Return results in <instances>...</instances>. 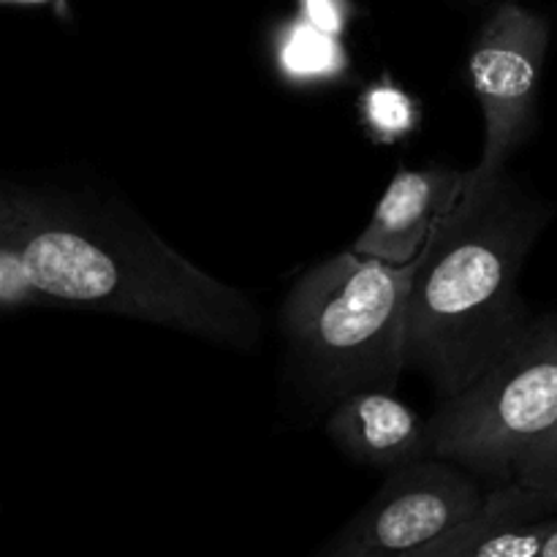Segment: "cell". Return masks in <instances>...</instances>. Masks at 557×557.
I'll use <instances>...</instances> for the list:
<instances>
[{
  "label": "cell",
  "instance_id": "obj_9",
  "mask_svg": "<svg viewBox=\"0 0 557 557\" xmlns=\"http://www.w3.org/2000/svg\"><path fill=\"white\" fill-rule=\"evenodd\" d=\"M272 58L283 82L297 87L335 85L351 71V54L343 38L319 30L299 14L277 25Z\"/></svg>",
  "mask_w": 557,
  "mask_h": 557
},
{
  "label": "cell",
  "instance_id": "obj_11",
  "mask_svg": "<svg viewBox=\"0 0 557 557\" xmlns=\"http://www.w3.org/2000/svg\"><path fill=\"white\" fill-rule=\"evenodd\" d=\"M555 511L557 506L547 498L511 511L490 525L460 557H536Z\"/></svg>",
  "mask_w": 557,
  "mask_h": 557
},
{
  "label": "cell",
  "instance_id": "obj_10",
  "mask_svg": "<svg viewBox=\"0 0 557 557\" xmlns=\"http://www.w3.org/2000/svg\"><path fill=\"white\" fill-rule=\"evenodd\" d=\"M359 123L373 145H395L411 136L422 120V107L408 90H403L389 74L362 87L357 98Z\"/></svg>",
  "mask_w": 557,
  "mask_h": 557
},
{
  "label": "cell",
  "instance_id": "obj_1",
  "mask_svg": "<svg viewBox=\"0 0 557 557\" xmlns=\"http://www.w3.org/2000/svg\"><path fill=\"white\" fill-rule=\"evenodd\" d=\"M74 308L253 348L259 310L109 199L9 185L0 210V315Z\"/></svg>",
  "mask_w": 557,
  "mask_h": 557
},
{
  "label": "cell",
  "instance_id": "obj_5",
  "mask_svg": "<svg viewBox=\"0 0 557 557\" xmlns=\"http://www.w3.org/2000/svg\"><path fill=\"white\" fill-rule=\"evenodd\" d=\"M487 493L482 479L444 457L408 462L386 471L379 493L319 557L406 555L473 520Z\"/></svg>",
  "mask_w": 557,
  "mask_h": 557
},
{
  "label": "cell",
  "instance_id": "obj_4",
  "mask_svg": "<svg viewBox=\"0 0 557 557\" xmlns=\"http://www.w3.org/2000/svg\"><path fill=\"white\" fill-rule=\"evenodd\" d=\"M557 422V319H536L428 422L430 457L493 484Z\"/></svg>",
  "mask_w": 557,
  "mask_h": 557
},
{
  "label": "cell",
  "instance_id": "obj_14",
  "mask_svg": "<svg viewBox=\"0 0 557 557\" xmlns=\"http://www.w3.org/2000/svg\"><path fill=\"white\" fill-rule=\"evenodd\" d=\"M297 14L330 36L346 38L357 9L351 0H297Z\"/></svg>",
  "mask_w": 557,
  "mask_h": 557
},
{
  "label": "cell",
  "instance_id": "obj_16",
  "mask_svg": "<svg viewBox=\"0 0 557 557\" xmlns=\"http://www.w3.org/2000/svg\"><path fill=\"white\" fill-rule=\"evenodd\" d=\"M0 5H54V9H63L65 0H0Z\"/></svg>",
  "mask_w": 557,
  "mask_h": 557
},
{
  "label": "cell",
  "instance_id": "obj_13",
  "mask_svg": "<svg viewBox=\"0 0 557 557\" xmlns=\"http://www.w3.org/2000/svg\"><path fill=\"white\" fill-rule=\"evenodd\" d=\"M511 482L544 495L557 506V422L517 457Z\"/></svg>",
  "mask_w": 557,
  "mask_h": 557
},
{
  "label": "cell",
  "instance_id": "obj_12",
  "mask_svg": "<svg viewBox=\"0 0 557 557\" xmlns=\"http://www.w3.org/2000/svg\"><path fill=\"white\" fill-rule=\"evenodd\" d=\"M536 500H544V495L533 493V490L522 487V484L517 482L495 484V487L487 493V504H484V509L479 511L473 520L462 522L460 528H455V531L446 533V536L435 539V542L424 544V547L411 549V553L397 555V557H460L479 536H482L484 531H487L490 525L504 520V517L511 515V511H520L525 509V506L536 504Z\"/></svg>",
  "mask_w": 557,
  "mask_h": 557
},
{
  "label": "cell",
  "instance_id": "obj_6",
  "mask_svg": "<svg viewBox=\"0 0 557 557\" xmlns=\"http://www.w3.org/2000/svg\"><path fill=\"white\" fill-rule=\"evenodd\" d=\"M547 47L549 22L520 3H500L473 38L468 79L484 114V150L473 177L504 172L536 128Z\"/></svg>",
  "mask_w": 557,
  "mask_h": 557
},
{
  "label": "cell",
  "instance_id": "obj_17",
  "mask_svg": "<svg viewBox=\"0 0 557 557\" xmlns=\"http://www.w3.org/2000/svg\"><path fill=\"white\" fill-rule=\"evenodd\" d=\"M5 188H9V183H0V210H3V201H5Z\"/></svg>",
  "mask_w": 557,
  "mask_h": 557
},
{
  "label": "cell",
  "instance_id": "obj_7",
  "mask_svg": "<svg viewBox=\"0 0 557 557\" xmlns=\"http://www.w3.org/2000/svg\"><path fill=\"white\" fill-rule=\"evenodd\" d=\"M466 183L468 172L460 169H397L351 250L389 264H411L460 201Z\"/></svg>",
  "mask_w": 557,
  "mask_h": 557
},
{
  "label": "cell",
  "instance_id": "obj_3",
  "mask_svg": "<svg viewBox=\"0 0 557 557\" xmlns=\"http://www.w3.org/2000/svg\"><path fill=\"white\" fill-rule=\"evenodd\" d=\"M417 261L337 253L305 272L283 305V332L321 397L392 386L406 370V310Z\"/></svg>",
  "mask_w": 557,
  "mask_h": 557
},
{
  "label": "cell",
  "instance_id": "obj_2",
  "mask_svg": "<svg viewBox=\"0 0 557 557\" xmlns=\"http://www.w3.org/2000/svg\"><path fill=\"white\" fill-rule=\"evenodd\" d=\"M553 210L504 172L473 177L422 250L408 292L406 368L441 400L466 389L533 319L520 275Z\"/></svg>",
  "mask_w": 557,
  "mask_h": 557
},
{
  "label": "cell",
  "instance_id": "obj_15",
  "mask_svg": "<svg viewBox=\"0 0 557 557\" xmlns=\"http://www.w3.org/2000/svg\"><path fill=\"white\" fill-rule=\"evenodd\" d=\"M536 557H557V511L553 517H549L547 536H544L542 549H539Z\"/></svg>",
  "mask_w": 557,
  "mask_h": 557
},
{
  "label": "cell",
  "instance_id": "obj_8",
  "mask_svg": "<svg viewBox=\"0 0 557 557\" xmlns=\"http://www.w3.org/2000/svg\"><path fill=\"white\" fill-rule=\"evenodd\" d=\"M326 435L346 457L381 471L430 457L428 424L411 406L381 389L343 397L326 419Z\"/></svg>",
  "mask_w": 557,
  "mask_h": 557
}]
</instances>
